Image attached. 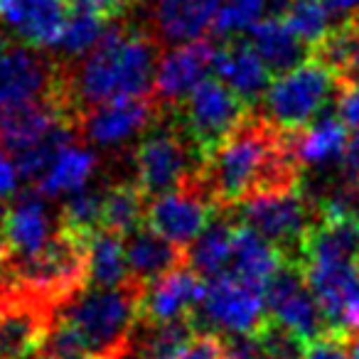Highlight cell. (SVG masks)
<instances>
[{
  "instance_id": "31",
  "label": "cell",
  "mask_w": 359,
  "mask_h": 359,
  "mask_svg": "<svg viewBox=\"0 0 359 359\" xmlns=\"http://www.w3.org/2000/svg\"><path fill=\"white\" fill-rule=\"evenodd\" d=\"M109 20H104L101 15L94 13H84V11H72V18L65 27V35L60 40V52L67 60V65H72V60H81L86 57L99 40L104 37Z\"/></svg>"
},
{
  "instance_id": "12",
  "label": "cell",
  "mask_w": 359,
  "mask_h": 359,
  "mask_svg": "<svg viewBox=\"0 0 359 359\" xmlns=\"http://www.w3.org/2000/svg\"><path fill=\"white\" fill-rule=\"evenodd\" d=\"M266 308L276 323L288 327L305 342H313L330 332L323 310L305 280L303 266L298 264L285 261L273 273L266 285Z\"/></svg>"
},
{
  "instance_id": "29",
  "label": "cell",
  "mask_w": 359,
  "mask_h": 359,
  "mask_svg": "<svg viewBox=\"0 0 359 359\" xmlns=\"http://www.w3.org/2000/svg\"><path fill=\"white\" fill-rule=\"evenodd\" d=\"M130 280L123 236L96 231L89 239V283L91 288H118Z\"/></svg>"
},
{
  "instance_id": "9",
  "label": "cell",
  "mask_w": 359,
  "mask_h": 359,
  "mask_svg": "<svg viewBox=\"0 0 359 359\" xmlns=\"http://www.w3.org/2000/svg\"><path fill=\"white\" fill-rule=\"evenodd\" d=\"M200 330L217 334H259L269 323L266 290L246 285L224 273L207 280L205 295L192 315Z\"/></svg>"
},
{
  "instance_id": "10",
  "label": "cell",
  "mask_w": 359,
  "mask_h": 359,
  "mask_svg": "<svg viewBox=\"0 0 359 359\" xmlns=\"http://www.w3.org/2000/svg\"><path fill=\"white\" fill-rule=\"evenodd\" d=\"M65 96V67L40 50L6 42L0 50V109L40 104ZM69 111V109H67Z\"/></svg>"
},
{
  "instance_id": "14",
  "label": "cell",
  "mask_w": 359,
  "mask_h": 359,
  "mask_svg": "<svg viewBox=\"0 0 359 359\" xmlns=\"http://www.w3.org/2000/svg\"><path fill=\"white\" fill-rule=\"evenodd\" d=\"M52 320L55 308L15 283V290L0 308V359L40 357Z\"/></svg>"
},
{
  "instance_id": "16",
  "label": "cell",
  "mask_w": 359,
  "mask_h": 359,
  "mask_svg": "<svg viewBox=\"0 0 359 359\" xmlns=\"http://www.w3.org/2000/svg\"><path fill=\"white\" fill-rule=\"evenodd\" d=\"M224 0H155L143 25L163 50L207 40Z\"/></svg>"
},
{
  "instance_id": "43",
  "label": "cell",
  "mask_w": 359,
  "mask_h": 359,
  "mask_svg": "<svg viewBox=\"0 0 359 359\" xmlns=\"http://www.w3.org/2000/svg\"><path fill=\"white\" fill-rule=\"evenodd\" d=\"M323 6L327 8L330 18H337V22L349 20L354 13H359V0H323Z\"/></svg>"
},
{
  "instance_id": "19",
  "label": "cell",
  "mask_w": 359,
  "mask_h": 359,
  "mask_svg": "<svg viewBox=\"0 0 359 359\" xmlns=\"http://www.w3.org/2000/svg\"><path fill=\"white\" fill-rule=\"evenodd\" d=\"M72 18L69 0H3L0 20L32 50L57 47Z\"/></svg>"
},
{
  "instance_id": "6",
  "label": "cell",
  "mask_w": 359,
  "mask_h": 359,
  "mask_svg": "<svg viewBox=\"0 0 359 359\" xmlns=\"http://www.w3.org/2000/svg\"><path fill=\"white\" fill-rule=\"evenodd\" d=\"M170 114V111H168ZM135 185L148 200L177 190L202 168V158L172 114L160 118L135 148Z\"/></svg>"
},
{
  "instance_id": "23",
  "label": "cell",
  "mask_w": 359,
  "mask_h": 359,
  "mask_svg": "<svg viewBox=\"0 0 359 359\" xmlns=\"http://www.w3.org/2000/svg\"><path fill=\"white\" fill-rule=\"evenodd\" d=\"M359 259V217L320 215L303 239V264H354Z\"/></svg>"
},
{
  "instance_id": "3",
  "label": "cell",
  "mask_w": 359,
  "mask_h": 359,
  "mask_svg": "<svg viewBox=\"0 0 359 359\" xmlns=\"http://www.w3.org/2000/svg\"><path fill=\"white\" fill-rule=\"evenodd\" d=\"M145 285L128 280L118 288H84L55 310L89 344L94 359H121L138 325Z\"/></svg>"
},
{
  "instance_id": "40",
  "label": "cell",
  "mask_w": 359,
  "mask_h": 359,
  "mask_svg": "<svg viewBox=\"0 0 359 359\" xmlns=\"http://www.w3.org/2000/svg\"><path fill=\"white\" fill-rule=\"evenodd\" d=\"M69 6H72V11L94 13V15H101L109 22L121 20V18H126V13H128L126 0H69Z\"/></svg>"
},
{
  "instance_id": "38",
  "label": "cell",
  "mask_w": 359,
  "mask_h": 359,
  "mask_svg": "<svg viewBox=\"0 0 359 359\" xmlns=\"http://www.w3.org/2000/svg\"><path fill=\"white\" fill-rule=\"evenodd\" d=\"M334 111L347 128L359 130V84L337 79L334 91Z\"/></svg>"
},
{
  "instance_id": "15",
  "label": "cell",
  "mask_w": 359,
  "mask_h": 359,
  "mask_svg": "<svg viewBox=\"0 0 359 359\" xmlns=\"http://www.w3.org/2000/svg\"><path fill=\"white\" fill-rule=\"evenodd\" d=\"M215 47L212 40H197L163 50L155 69L153 96L165 111L177 109L202 81L210 79Z\"/></svg>"
},
{
  "instance_id": "36",
  "label": "cell",
  "mask_w": 359,
  "mask_h": 359,
  "mask_svg": "<svg viewBox=\"0 0 359 359\" xmlns=\"http://www.w3.org/2000/svg\"><path fill=\"white\" fill-rule=\"evenodd\" d=\"M256 342L261 347L264 359H303L308 342L300 339L295 332H290L288 327H283L280 323H276L269 315V323L261 327L259 334H254Z\"/></svg>"
},
{
  "instance_id": "46",
  "label": "cell",
  "mask_w": 359,
  "mask_h": 359,
  "mask_svg": "<svg viewBox=\"0 0 359 359\" xmlns=\"http://www.w3.org/2000/svg\"><path fill=\"white\" fill-rule=\"evenodd\" d=\"M347 357L349 359H359V332L352 334V337L347 339Z\"/></svg>"
},
{
  "instance_id": "32",
  "label": "cell",
  "mask_w": 359,
  "mask_h": 359,
  "mask_svg": "<svg viewBox=\"0 0 359 359\" xmlns=\"http://www.w3.org/2000/svg\"><path fill=\"white\" fill-rule=\"evenodd\" d=\"M62 226L84 236H94L104 229V190L84 187L67 197L62 207Z\"/></svg>"
},
{
  "instance_id": "5",
  "label": "cell",
  "mask_w": 359,
  "mask_h": 359,
  "mask_svg": "<svg viewBox=\"0 0 359 359\" xmlns=\"http://www.w3.org/2000/svg\"><path fill=\"white\" fill-rule=\"evenodd\" d=\"M236 224L259 231L288 264L303 266V239L320 219V207L300 190L254 195L229 210Z\"/></svg>"
},
{
  "instance_id": "35",
  "label": "cell",
  "mask_w": 359,
  "mask_h": 359,
  "mask_svg": "<svg viewBox=\"0 0 359 359\" xmlns=\"http://www.w3.org/2000/svg\"><path fill=\"white\" fill-rule=\"evenodd\" d=\"M42 359H94L89 344L84 342L79 332L65 323L62 318L52 320V327L45 337V344L40 349Z\"/></svg>"
},
{
  "instance_id": "45",
  "label": "cell",
  "mask_w": 359,
  "mask_h": 359,
  "mask_svg": "<svg viewBox=\"0 0 359 359\" xmlns=\"http://www.w3.org/2000/svg\"><path fill=\"white\" fill-rule=\"evenodd\" d=\"M342 81H352V84H359V47H357V52H354L352 62H349L347 72H344Z\"/></svg>"
},
{
  "instance_id": "44",
  "label": "cell",
  "mask_w": 359,
  "mask_h": 359,
  "mask_svg": "<svg viewBox=\"0 0 359 359\" xmlns=\"http://www.w3.org/2000/svg\"><path fill=\"white\" fill-rule=\"evenodd\" d=\"M15 290V280H13L11 271L6 264H0V308L6 305V300L11 298V293Z\"/></svg>"
},
{
  "instance_id": "22",
  "label": "cell",
  "mask_w": 359,
  "mask_h": 359,
  "mask_svg": "<svg viewBox=\"0 0 359 359\" xmlns=\"http://www.w3.org/2000/svg\"><path fill=\"white\" fill-rule=\"evenodd\" d=\"M126 244V261H128V273L133 283L148 285L158 280L160 276L180 269L187 264V254L182 246L172 244L150 226H138L123 236Z\"/></svg>"
},
{
  "instance_id": "41",
  "label": "cell",
  "mask_w": 359,
  "mask_h": 359,
  "mask_svg": "<svg viewBox=\"0 0 359 359\" xmlns=\"http://www.w3.org/2000/svg\"><path fill=\"white\" fill-rule=\"evenodd\" d=\"M342 180L349 185H359V130H354L347 140V150L342 158Z\"/></svg>"
},
{
  "instance_id": "7",
  "label": "cell",
  "mask_w": 359,
  "mask_h": 359,
  "mask_svg": "<svg viewBox=\"0 0 359 359\" xmlns=\"http://www.w3.org/2000/svg\"><path fill=\"white\" fill-rule=\"evenodd\" d=\"M254 109L244 104L224 81L205 79L177 109H172V118L190 138L192 148L202 160L226 140Z\"/></svg>"
},
{
  "instance_id": "48",
  "label": "cell",
  "mask_w": 359,
  "mask_h": 359,
  "mask_svg": "<svg viewBox=\"0 0 359 359\" xmlns=\"http://www.w3.org/2000/svg\"><path fill=\"white\" fill-rule=\"evenodd\" d=\"M352 22L357 25V30H359V13H354V15H352Z\"/></svg>"
},
{
  "instance_id": "37",
  "label": "cell",
  "mask_w": 359,
  "mask_h": 359,
  "mask_svg": "<svg viewBox=\"0 0 359 359\" xmlns=\"http://www.w3.org/2000/svg\"><path fill=\"white\" fill-rule=\"evenodd\" d=\"M168 359H226L224 339H222V334L202 330L182 352L172 354Z\"/></svg>"
},
{
  "instance_id": "8",
  "label": "cell",
  "mask_w": 359,
  "mask_h": 359,
  "mask_svg": "<svg viewBox=\"0 0 359 359\" xmlns=\"http://www.w3.org/2000/svg\"><path fill=\"white\" fill-rule=\"evenodd\" d=\"M334 91H337V76L315 60H308L298 69L273 79L261 104V114L278 130L285 133L303 130L323 114L325 104Z\"/></svg>"
},
{
  "instance_id": "13",
  "label": "cell",
  "mask_w": 359,
  "mask_h": 359,
  "mask_svg": "<svg viewBox=\"0 0 359 359\" xmlns=\"http://www.w3.org/2000/svg\"><path fill=\"white\" fill-rule=\"evenodd\" d=\"M165 114L168 111L155 101V96L106 101L79 116L76 133L101 148H114L150 130Z\"/></svg>"
},
{
  "instance_id": "33",
  "label": "cell",
  "mask_w": 359,
  "mask_h": 359,
  "mask_svg": "<svg viewBox=\"0 0 359 359\" xmlns=\"http://www.w3.org/2000/svg\"><path fill=\"white\" fill-rule=\"evenodd\" d=\"M283 20L288 27L313 50L320 40L330 32L332 22H330V13L323 6V0H290L288 11H285Z\"/></svg>"
},
{
  "instance_id": "1",
  "label": "cell",
  "mask_w": 359,
  "mask_h": 359,
  "mask_svg": "<svg viewBox=\"0 0 359 359\" xmlns=\"http://www.w3.org/2000/svg\"><path fill=\"white\" fill-rule=\"evenodd\" d=\"M200 177L217 210L229 212L254 195L300 190L303 165L290 133L278 130L256 109L202 160Z\"/></svg>"
},
{
  "instance_id": "27",
  "label": "cell",
  "mask_w": 359,
  "mask_h": 359,
  "mask_svg": "<svg viewBox=\"0 0 359 359\" xmlns=\"http://www.w3.org/2000/svg\"><path fill=\"white\" fill-rule=\"evenodd\" d=\"M236 222L229 212H217L202 234L187 246V266L205 280L219 278L229 271L231 249H234Z\"/></svg>"
},
{
  "instance_id": "28",
  "label": "cell",
  "mask_w": 359,
  "mask_h": 359,
  "mask_svg": "<svg viewBox=\"0 0 359 359\" xmlns=\"http://www.w3.org/2000/svg\"><path fill=\"white\" fill-rule=\"evenodd\" d=\"M96 165L99 160L86 145L69 143L52 158V163L35 182V190L42 197L74 195L89 185L91 175L96 172Z\"/></svg>"
},
{
  "instance_id": "24",
  "label": "cell",
  "mask_w": 359,
  "mask_h": 359,
  "mask_svg": "<svg viewBox=\"0 0 359 359\" xmlns=\"http://www.w3.org/2000/svg\"><path fill=\"white\" fill-rule=\"evenodd\" d=\"M347 140V126L339 121L334 109L323 111L308 128L290 133V143H293L295 158L300 160V165L318 170H330L342 165Z\"/></svg>"
},
{
  "instance_id": "49",
  "label": "cell",
  "mask_w": 359,
  "mask_h": 359,
  "mask_svg": "<svg viewBox=\"0 0 359 359\" xmlns=\"http://www.w3.org/2000/svg\"><path fill=\"white\" fill-rule=\"evenodd\" d=\"M0 6H3V0H0Z\"/></svg>"
},
{
  "instance_id": "20",
  "label": "cell",
  "mask_w": 359,
  "mask_h": 359,
  "mask_svg": "<svg viewBox=\"0 0 359 359\" xmlns=\"http://www.w3.org/2000/svg\"><path fill=\"white\" fill-rule=\"evenodd\" d=\"M60 229V226H57ZM55 219L47 207V200L37 190H27L18 195L15 205L8 212V224H6V246H8V261L6 264H15V261H25L37 256L52 236L57 234Z\"/></svg>"
},
{
  "instance_id": "42",
  "label": "cell",
  "mask_w": 359,
  "mask_h": 359,
  "mask_svg": "<svg viewBox=\"0 0 359 359\" xmlns=\"http://www.w3.org/2000/svg\"><path fill=\"white\" fill-rule=\"evenodd\" d=\"M18 177H20V172L15 168V160L0 148V200L18 190Z\"/></svg>"
},
{
  "instance_id": "30",
  "label": "cell",
  "mask_w": 359,
  "mask_h": 359,
  "mask_svg": "<svg viewBox=\"0 0 359 359\" xmlns=\"http://www.w3.org/2000/svg\"><path fill=\"white\" fill-rule=\"evenodd\" d=\"M148 197L135 182H118L104 190V231L128 236L145 224Z\"/></svg>"
},
{
  "instance_id": "21",
  "label": "cell",
  "mask_w": 359,
  "mask_h": 359,
  "mask_svg": "<svg viewBox=\"0 0 359 359\" xmlns=\"http://www.w3.org/2000/svg\"><path fill=\"white\" fill-rule=\"evenodd\" d=\"M62 123H74L65 101L50 99L40 104L0 109V148L11 158L35 148Z\"/></svg>"
},
{
  "instance_id": "25",
  "label": "cell",
  "mask_w": 359,
  "mask_h": 359,
  "mask_svg": "<svg viewBox=\"0 0 359 359\" xmlns=\"http://www.w3.org/2000/svg\"><path fill=\"white\" fill-rule=\"evenodd\" d=\"M246 37L273 79L298 69L310 60V47L290 30L283 18H264L246 32Z\"/></svg>"
},
{
  "instance_id": "18",
  "label": "cell",
  "mask_w": 359,
  "mask_h": 359,
  "mask_svg": "<svg viewBox=\"0 0 359 359\" xmlns=\"http://www.w3.org/2000/svg\"><path fill=\"white\" fill-rule=\"evenodd\" d=\"M212 72L254 111L259 109V104H264L266 94L273 84V76L266 69L261 57L256 55L246 35L219 40V45L215 47Z\"/></svg>"
},
{
  "instance_id": "39",
  "label": "cell",
  "mask_w": 359,
  "mask_h": 359,
  "mask_svg": "<svg viewBox=\"0 0 359 359\" xmlns=\"http://www.w3.org/2000/svg\"><path fill=\"white\" fill-rule=\"evenodd\" d=\"M303 359H349L347 357V339L334 332H327L323 337L313 339L305 347Z\"/></svg>"
},
{
  "instance_id": "2",
  "label": "cell",
  "mask_w": 359,
  "mask_h": 359,
  "mask_svg": "<svg viewBox=\"0 0 359 359\" xmlns=\"http://www.w3.org/2000/svg\"><path fill=\"white\" fill-rule=\"evenodd\" d=\"M160 55L163 47L143 22L135 25L128 18L109 22L99 45L79 65H65V96L74 123L106 101L153 96Z\"/></svg>"
},
{
  "instance_id": "17",
  "label": "cell",
  "mask_w": 359,
  "mask_h": 359,
  "mask_svg": "<svg viewBox=\"0 0 359 359\" xmlns=\"http://www.w3.org/2000/svg\"><path fill=\"white\" fill-rule=\"evenodd\" d=\"M205 285L207 280L197 276L187 264L160 276L158 280L145 285L143 298H140L138 323L163 325L192 318L202 303Z\"/></svg>"
},
{
  "instance_id": "26",
  "label": "cell",
  "mask_w": 359,
  "mask_h": 359,
  "mask_svg": "<svg viewBox=\"0 0 359 359\" xmlns=\"http://www.w3.org/2000/svg\"><path fill=\"white\" fill-rule=\"evenodd\" d=\"M285 264L283 254L271 244L259 231L249 229L244 224H236L234 231V249H231V264L226 273L236 280L254 288L266 290L273 273Z\"/></svg>"
},
{
  "instance_id": "34",
  "label": "cell",
  "mask_w": 359,
  "mask_h": 359,
  "mask_svg": "<svg viewBox=\"0 0 359 359\" xmlns=\"http://www.w3.org/2000/svg\"><path fill=\"white\" fill-rule=\"evenodd\" d=\"M266 15H269L266 0H226L224 6H222L219 15H217L215 30L212 32L219 35L222 40L246 35Z\"/></svg>"
},
{
  "instance_id": "4",
  "label": "cell",
  "mask_w": 359,
  "mask_h": 359,
  "mask_svg": "<svg viewBox=\"0 0 359 359\" xmlns=\"http://www.w3.org/2000/svg\"><path fill=\"white\" fill-rule=\"evenodd\" d=\"M89 239L91 236L60 226L37 256L6 266L20 288L57 310L89 283Z\"/></svg>"
},
{
  "instance_id": "11",
  "label": "cell",
  "mask_w": 359,
  "mask_h": 359,
  "mask_svg": "<svg viewBox=\"0 0 359 359\" xmlns=\"http://www.w3.org/2000/svg\"><path fill=\"white\" fill-rule=\"evenodd\" d=\"M217 212L219 210L207 195L197 170L182 187L150 202L145 212V226L187 251V246L202 234Z\"/></svg>"
},
{
  "instance_id": "47",
  "label": "cell",
  "mask_w": 359,
  "mask_h": 359,
  "mask_svg": "<svg viewBox=\"0 0 359 359\" xmlns=\"http://www.w3.org/2000/svg\"><path fill=\"white\" fill-rule=\"evenodd\" d=\"M354 276H357V283H359V259L354 261Z\"/></svg>"
}]
</instances>
